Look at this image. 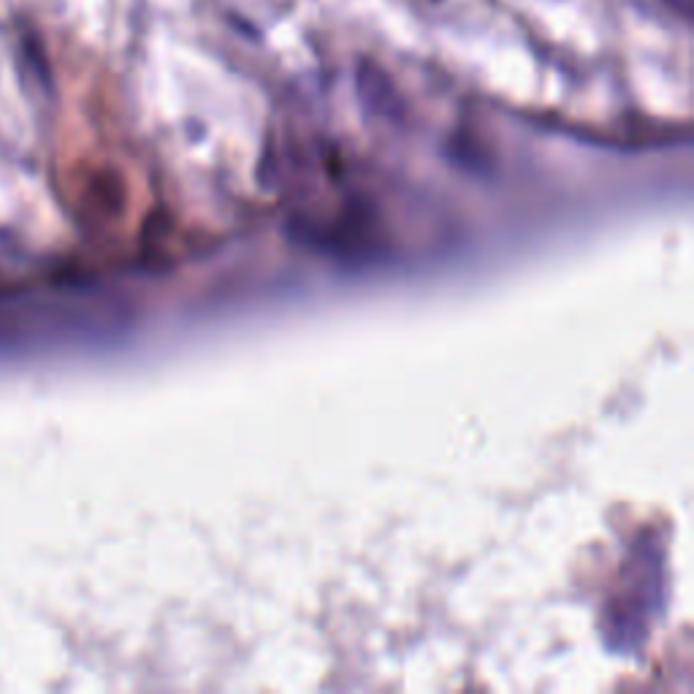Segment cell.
I'll return each mask as SVG.
<instances>
[{"instance_id":"cell-1","label":"cell","mask_w":694,"mask_h":694,"mask_svg":"<svg viewBox=\"0 0 694 694\" xmlns=\"http://www.w3.org/2000/svg\"><path fill=\"white\" fill-rule=\"evenodd\" d=\"M358 93L364 98V104L369 109H375V112L394 114L396 106H399L391 76L375 63H369V60H364L358 66Z\"/></svg>"},{"instance_id":"cell-2","label":"cell","mask_w":694,"mask_h":694,"mask_svg":"<svg viewBox=\"0 0 694 694\" xmlns=\"http://www.w3.org/2000/svg\"><path fill=\"white\" fill-rule=\"evenodd\" d=\"M25 49H28L30 55V63H36V68L41 71V79H47V63H44V57H41V47H38V38H28L25 41Z\"/></svg>"},{"instance_id":"cell-3","label":"cell","mask_w":694,"mask_h":694,"mask_svg":"<svg viewBox=\"0 0 694 694\" xmlns=\"http://www.w3.org/2000/svg\"><path fill=\"white\" fill-rule=\"evenodd\" d=\"M665 3L673 11H678L681 17L692 19V0H665Z\"/></svg>"}]
</instances>
